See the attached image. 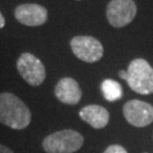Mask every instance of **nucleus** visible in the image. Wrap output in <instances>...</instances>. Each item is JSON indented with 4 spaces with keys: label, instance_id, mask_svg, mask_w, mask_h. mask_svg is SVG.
Wrapping results in <instances>:
<instances>
[{
    "label": "nucleus",
    "instance_id": "ddd939ff",
    "mask_svg": "<svg viewBox=\"0 0 153 153\" xmlns=\"http://www.w3.org/2000/svg\"><path fill=\"white\" fill-rule=\"evenodd\" d=\"M0 153H15V152L11 149L8 148V146H6V145L0 143Z\"/></svg>",
    "mask_w": 153,
    "mask_h": 153
},
{
    "label": "nucleus",
    "instance_id": "f257e3e1",
    "mask_svg": "<svg viewBox=\"0 0 153 153\" xmlns=\"http://www.w3.org/2000/svg\"><path fill=\"white\" fill-rule=\"evenodd\" d=\"M32 120V114L21 98L9 92L0 93V124L11 129H25Z\"/></svg>",
    "mask_w": 153,
    "mask_h": 153
},
{
    "label": "nucleus",
    "instance_id": "39448f33",
    "mask_svg": "<svg viewBox=\"0 0 153 153\" xmlns=\"http://www.w3.org/2000/svg\"><path fill=\"white\" fill-rule=\"evenodd\" d=\"M71 48L73 53L79 60L93 64L103 57V47L101 42L93 36L77 35L71 41Z\"/></svg>",
    "mask_w": 153,
    "mask_h": 153
},
{
    "label": "nucleus",
    "instance_id": "7ed1b4c3",
    "mask_svg": "<svg viewBox=\"0 0 153 153\" xmlns=\"http://www.w3.org/2000/svg\"><path fill=\"white\" fill-rule=\"evenodd\" d=\"M84 144V137L74 129H62L44 137L42 148L47 153H74Z\"/></svg>",
    "mask_w": 153,
    "mask_h": 153
},
{
    "label": "nucleus",
    "instance_id": "20e7f679",
    "mask_svg": "<svg viewBox=\"0 0 153 153\" xmlns=\"http://www.w3.org/2000/svg\"><path fill=\"white\" fill-rule=\"evenodd\" d=\"M16 68L23 79L31 86H40L47 77L43 62L30 52H24L19 56Z\"/></svg>",
    "mask_w": 153,
    "mask_h": 153
},
{
    "label": "nucleus",
    "instance_id": "6e6552de",
    "mask_svg": "<svg viewBox=\"0 0 153 153\" xmlns=\"http://www.w3.org/2000/svg\"><path fill=\"white\" fill-rule=\"evenodd\" d=\"M15 17L18 22L26 26H40L47 22L48 10L38 4H23L16 7Z\"/></svg>",
    "mask_w": 153,
    "mask_h": 153
},
{
    "label": "nucleus",
    "instance_id": "4468645a",
    "mask_svg": "<svg viewBox=\"0 0 153 153\" xmlns=\"http://www.w3.org/2000/svg\"><path fill=\"white\" fill-rule=\"evenodd\" d=\"M5 17H4V15L1 14V11H0V28H2L4 26H5Z\"/></svg>",
    "mask_w": 153,
    "mask_h": 153
},
{
    "label": "nucleus",
    "instance_id": "1a4fd4ad",
    "mask_svg": "<svg viewBox=\"0 0 153 153\" xmlns=\"http://www.w3.org/2000/svg\"><path fill=\"white\" fill-rule=\"evenodd\" d=\"M55 95L62 103L75 105L82 99V90L76 79L71 77H64L56 84Z\"/></svg>",
    "mask_w": 153,
    "mask_h": 153
},
{
    "label": "nucleus",
    "instance_id": "9b49d317",
    "mask_svg": "<svg viewBox=\"0 0 153 153\" xmlns=\"http://www.w3.org/2000/svg\"><path fill=\"white\" fill-rule=\"evenodd\" d=\"M101 91H102L104 99L109 102L120 100L124 94L120 84L114 79H110V78H107L101 83Z\"/></svg>",
    "mask_w": 153,
    "mask_h": 153
},
{
    "label": "nucleus",
    "instance_id": "f03ea898",
    "mask_svg": "<svg viewBox=\"0 0 153 153\" xmlns=\"http://www.w3.org/2000/svg\"><path fill=\"white\" fill-rule=\"evenodd\" d=\"M126 82L134 92L149 95L153 93V67L145 59L137 58L129 62Z\"/></svg>",
    "mask_w": 153,
    "mask_h": 153
},
{
    "label": "nucleus",
    "instance_id": "2eb2a0df",
    "mask_svg": "<svg viewBox=\"0 0 153 153\" xmlns=\"http://www.w3.org/2000/svg\"><path fill=\"white\" fill-rule=\"evenodd\" d=\"M118 75H119V77L120 78H123V79H126V76H127V73H126V71H119V73H118Z\"/></svg>",
    "mask_w": 153,
    "mask_h": 153
},
{
    "label": "nucleus",
    "instance_id": "f8f14e48",
    "mask_svg": "<svg viewBox=\"0 0 153 153\" xmlns=\"http://www.w3.org/2000/svg\"><path fill=\"white\" fill-rule=\"evenodd\" d=\"M103 153H128L124 146H121L119 144H112L109 145L108 148L103 151Z\"/></svg>",
    "mask_w": 153,
    "mask_h": 153
},
{
    "label": "nucleus",
    "instance_id": "0eeeda50",
    "mask_svg": "<svg viewBox=\"0 0 153 153\" xmlns=\"http://www.w3.org/2000/svg\"><path fill=\"white\" fill-rule=\"evenodd\" d=\"M126 121L134 127H146L153 123V105L141 100H129L123 107Z\"/></svg>",
    "mask_w": 153,
    "mask_h": 153
},
{
    "label": "nucleus",
    "instance_id": "423d86ee",
    "mask_svg": "<svg viewBox=\"0 0 153 153\" xmlns=\"http://www.w3.org/2000/svg\"><path fill=\"white\" fill-rule=\"evenodd\" d=\"M136 13V4L133 0H111L107 6L105 15L111 26L120 28L131 23Z\"/></svg>",
    "mask_w": 153,
    "mask_h": 153
},
{
    "label": "nucleus",
    "instance_id": "dca6fc26",
    "mask_svg": "<svg viewBox=\"0 0 153 153\" xmlns=\"http://www.w3.org/2000/svg\"><path fill=\"white\" fill-rule=\"evenodd\" d=\"M77 1H78V0H77Z\"/></svg>",
    "mask_w": 153,
    "mask_h": 153
},
{
    "label": "nucleus",
    "instance_id": "9d476101",
    "mask_svg": "<svg viewBox=\"0 0 153 153\" xmlns=\"http://www.w3.org/2000/svg\"><path fill=\"white\" fill-rule=\"evenodd\" d=\"M79 118L93 128L102 129L109 123L110 114L102 105L88 104L79 110Z\"/></svg>",
    "mask_w": 153,
    "mask_h": 153
}]
</instances>
